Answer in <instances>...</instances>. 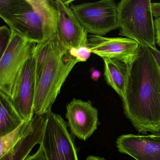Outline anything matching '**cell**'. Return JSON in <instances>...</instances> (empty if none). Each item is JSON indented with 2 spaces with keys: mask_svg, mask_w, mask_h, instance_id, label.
<instances>
[{
  "mask_svg": "<svg viewBox=\"0 0 160 160\" xmlns=\"http://www.w3.org/2000/svg\"><path fill=\"white\" fill-rule=\"evenodd\" d=\"M122 101L124 115L137 131L160 132V68L150 48L140 46L128 65Z\"/></svg>",
  "mask_w": 160,
  "mask_h": 160,
  "instance_id": "1",
  "label": "cell"
},
{
  "mask_svg": "<svg viewBox=\"0 0 160 160\" xmlns=\"http://www.w3.org/2000/svg\"><path fill=\"white\" fill-rule=\"evenodd\" d=\"M35 115L51 111L62 85L76 64L78 62L73 49L62 42L57 33L44 42L37 44Z\"/></svg>",
  "mask_w": 160,
  "mask_h": 160,
  "instance_id": "2",
  "label": "cell"
},
{
  "mask_svg": "<svg viewBox=\"0 0 160 160\" xmlns=\"http://www.w3.org/2000/svg\"><path fill=\"white\" fill-rule=\"evenodd\" d=\"M0 16L12 31L37 44L57 33V12L51 1L1 0Z\"/></svg>",
  "mask_w": 160,
  "mask_h": 160,
  "instance_id": "3",
  "label": "cell"
},
{
  "mask_svg": "<svg viewBox=\"0 0 160 160\" xmlns=\"http://www.w3.org/2000/svg\"><path fill=\"white\" fill-rule=\"evenodd\" d=\"M150 0H122L118 4L119 35L140 46L156 48V32Z\"/></svg>",
  "mask_w": 160,
  "mask_h": 160,
  "instance_id": "4",
  "label": "cell"
},
{
  "mask_svg": "<svg viewBox=\"0 0 160 160\" xmlns=\"http://www.w3.org/2000/svg\"><path fill=\"white\" fill-rule=\"evenodd\" d=\"M68 123L58 114L50 111L40 145L48 160H78L77 149Z\"/></svg>",
  "mask_w": 160,
  "mask_h": 160,
  "instance_id": "5",
  "label": "cell"
},
{
  "mask_svg": "<svg viewBox=\"0 0 160 160\" xmlns=\"http://www.w3.org/2000/svg\"><path fill=\"white\" fill-rule=\"evenodd\" d=\"M71 9L88 33L104 36L118 29V4L113 0L71 4Z\"/></svg>",
  "mask_w": 160,
  "mask_h": 160,
  "instance_id": "6",
  "label": "cell"
},
{
  "mask_svg": "<svg viewBox=\"0 0 160 160\" xmlns=\"http://www.w3.org/2000/svg\"><path fill=\"white\" fill-rule=\"evenodd\" d=\"M12 32L10 42L0 60V91L10 97L18 72L37 44Z\"/></svg>",
  "mask_w": 160,
  "mask_h": 160,
  "instance_id": "7",
  "label": "cell"
},
{
  "mask_svg": "<svg viewBox=\"0 0 160 160\" xmlns=\"http://www.w3.org/2000/svg\"><path fill=\"white\" fill-rule=\"evenodd\" d=\"M36 68L35 50L18 72L11 97L16 110L26 121H31L35 114L34 103L36 90Z\"/></svg>",
  "mask_w": 160,
  "mask_h": 160,
  "instance_id": "8",
  "label": "cell"
},
{
  "mask_svg": "<svg viewBox=\"0 0 160 160\" xmlns=\"http://www.w3.org/2000/svg\"><path fill=\"white\" fill-rule=\"evenodd\" d=\"M57 12V34L68 49L88 47V32L71 9L73 1H51Z\"/></svg>",
  "mask_w": 160,
  "mask_h": 160,
  "instance_id": "9",
  "label": "cell"
},
{
  "mask_svg": "<svg viewBox=\"0 0 160 160\" xmlns=\"http://www.w3.org/2000/svg\"><path fill=\"white\" fill-rule=\"evenodd\" d=\"M88 47L92 54L102 59L120 61L129 65L137 54L140 45L127 38H110L88 34Z\"/></svg>",
  "mask_w": 160,
  "mask_h": 160,
  "instance_id": "10",
  "label": "cell"
},
{
  "mask_svg": "<svg viewBox=\"0 0 160 160\" xmlns=\"http://www.w3.org/2000/svg\"><path fill=\"white\" fill-rule=\"evenodd\" d=\"M66 111L68 126L77 138L85 141L97 130L98 111L91 101L73 98L66 106Z\"/></svg>",
  "mask_w": 160,
  "mask_h": 160,
  "instance_id": "11",
  "label": "cell"
},
{
  "mask_svg": "<svg viewBox=\"0 0 160 160\" xmlns=\"http://www.w3.org/2000/svg\"><path fill=\"white\" fill-rule=\"evenodd\" d=\"M119 152L136 160H160V134L122 135L116 141Z\"/></svg>",
  "mask_w": 160,
  "mask_h": 160,
  "instance_id": "12",
  "label": "cell"
},
{
  "mask_svg": "<svg viewBox=\"0 0 160 160\" xmlns=\"http://www.w3.org/2000/svg\"><path fill=\"white\" fill-rule=\"evenodd\" d=\"M47 117L48 114L34 115L18 142L0 160H25L34 146L41 144Z\"/></svg>",
  "mask_w": 160,
  "mask_h": 160,
  "instance_id": "13",
  "label": "cell"
},
{
  "mask_svg": "<svg viewBox=\"0 0 160 160\" xmlns=\"http://www.w3.org/2000/svg\"><path fill=\"white\" fill-rule=\"evenodd\" d=\"M103 60L106 81L122 100L124 98L127 83L128 65L117 60L108 58Z\"/></svg>",
  "mask_w": 160,
  "mask_h": 160,
  "instance_id": "14",
  "label": "cell"
},
{
  "mask_svg": "<svg viewBox=\"0 0 160 160\" xmlns=\"http://www.w3.org/2000/svg\"><path fill=\"white\" fill-rule=\"evenodd\" d=\"M0 136L7 134L25 121L13 105L11 97L0 91Z\"/></svg>",
  "mask_w": 160,
  "mask_h": 160,
  "instance_id": "15",
  "label": "cell"
},
{
  "mask_svg": "<svg viewBox=\"0 0 160 160\" xmlns=\"http://www.w3.org/2000/svg\"><path fill=\"white\" fill-rule=\"evenodd\" d=\"M30 122L24 121L12 132L0 136V157L8 152L23 135Z\"/></svg>",
  "mask_w": 160,
  "mask_h": 160,
  "instance_id": "16",
  "label": "cell"
},
{
  "mask_svg": "<svg viewBox=\"0 0 160 160\" xmlns=\"http://www.w3.org/2000/svg\"><path fill=\"white\" fill-rule=\"evenodd\" d=\"M1 33V56L3 54V52L8 46L11 37H12V32L10 29L8 28L6 26H2L0 28Z\"/></svg>",
  "mask_w": 160,
  "mask_h": 160,
  "instance_id": "17",
  "label": "cell"
},
{
  "mask_svg": "<svg viewBox=\"0 0 160 160\" xmlns=\"http://www.w3.org/2000/svg\"><path fill=\"white\" fill-rule=\"evenodd\" d=\"M73 49L76 58L78 62L87 61L92 53L88 47H81Z\"/></svg>",
  "mask_w": 160,
  "mask_h": 160,
  "instance_id": "18",
  "label": "cell"
},
{
  "mask_svg": "<svg viewBox=\"0 0 160 160\" xmlns=\"http://www.w3.org/2000/svg\"><path fill=\"white\" fill-rule=\"evenodd\" d=\"M25 160H48L42 146L40 145L38 150L32 155H29Z\"/></svg>",
  "mask_w": 160,
  "mask_h": 160,
  "instance_id": "19",
  "label": "cell"
},
{
  "mask_svg": "<svg viewBox=\"0 0 160 160\" xmlns=\"http://www.w3.org/2000/svg\"><path fill=\"white\" fill-rule=\"evenodd\" d=\"M155 32H156V43L160 47V17L154 19Z\"/></svg>",
  "mask_w": 160,
  "mask_h": 160,
  "instance_id": "20",
  "label": "cell"
},
{
  "mask_svg": "<svg viewBox=\"0 0 160 160\" xmlns=\"http://www.w3.org/2000/svg\"><path fill=\"white\" fill-rule=\"evenodd\" d=\"M152 10L153 17H160V2H152Z\"/></svg>",
  "mask_w": 160,
  "mask_h": 160,
  "instance_id": "21",
  "label": "cell"
},
{
  "mask_svg": "<svg viewBox=\"0 0 160 160\" xmlns=\"http://www.w3.org/2000/svg\"><path fill=\"white\" fill-rule=\"evenodd\" d=\"M157 63H158V65L160 68V50H158L157 48H152L151 49Z\"/></svg>",
  "mask_w": 160,
  "mask_h": 160,
  "instance_id": "22",
  "label": "cell"
},
{
  "mask_svg": "<svg viewBox=\"0 0 160 160\" xmlns=\"http://www.w3.org/2000/svg\"><path fill=\"white\" fill-rule=\"evenodd\" d=\"M101 75V72L99 71L94 70L92 74V78L94 81H97Z\"/></svg>",
  "mask_w": 160,
  "mask_h": 160,
  "instance_id": "23",
  "label": "cell"
},
{
  "mask_svg": "<svg viewBox=\"0 0 160 160\" xmlns=\"http://www.w3.org/2000/svg\"><path fill=\"white\" fill-rule=\"evenodd\" d=\"M86 160H107L102 157H99V156H93L90 155L87 157Z\"/></svg>",
  "mask_w": 160,
  "mask_h": 160,
  "instance_id": "24",
  "label": "cell"
}]
</instances>
